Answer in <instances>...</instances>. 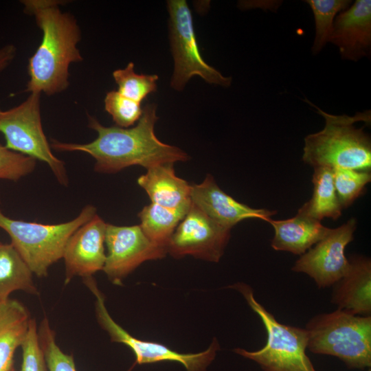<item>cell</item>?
<instances>
[{
  "label": "cell",
  "instance_id": "6da1fadb",
  "mask_svg": "<svg viewBox=\"0 0 371 371\" xmlns=\"http://www.w3.org/2000/svg\"><path fill=\"white\" fill-rule=\"evenodd\" d=\"M156 109L154 103L146 105L137 124L132 128L104 126L95 117L88 115V126L98 134L94 140L76 144L52 139L51 148L59 152L87 153L95 159V171L107 174L135 165L148 169L188 160L189 156L183 150L163 143L156 137Z\"/></svg>",
  "mask_w": 371,
  "mask_h": 371
},
{
  "label": "cell",
  "instance_id": "7a4b0ae2",
  "mask_svg": "<svg viewBox=\"0 0 371 371\" xmlns=\"http://www.w3.org/2000/svg\"><path fill=\"white\" fill-rule=\"evenodd\" d=\"M23 12L34 17L42 32L40 45L29 58L25 92L54 95L69 86V67L83 60L78 44L81 30L74 16L61 10L59 0H21Z\"/></svg>",
  "mask_w": 371,
  "mask_h": 371
},
{
  "label": "cell",
  "instance_id": "3957f363",
  "mask_svg": "<svg viewBox=\"0 0 371 371\" xmlns=\"http://www.w3.org/2000/svg\"><path fill=\"white\" fill-rule=\"evenodd\" d=\"M321 115L325 125L320 131L304 138L302 160L313 168L326 167L355 170L371 168V140L363 128H357L355 123H370V111L358 112L353 116L328 113L311 103Z\"/></svg>",
  "mask_w": 371,
  "mask_h": 371
},
{
  "label": "cell",
  "instance_id": "277c9868",
  "mask_svg": "<svg viewBox=\"0 0 371 371\" xmlns=\"http://www.w3.org/2000/svg\"><path fill=\"white\" fill-rule=\"evenodd\" d=\"M305 329L307 349L333 356L348 369L371 367V316L352 315L337 309L312 317Z\"/></svg>",
  "mask_w": 371,
  "mask_h": 371
},
{
  "label": "cell",
  "instance_id": "5b68a950",
  "mask_svg": "<svg viewBox=\"0 0 371 371\" xmlns=\"http://www.w3.org/2000/svg\"><path fill=\"white\" fill-rule=\"evenodd\" d=\"M240 292L259 316L267 332L265 346L256 351L243 348L236 354L255 361L262 371H317L306 353L308 335L305 328L283 324L258 302L252 288L243 282L227 286Z\"/></svg>",
  "mask_w": 371,
  "mask_h": 371
},
{
  "label": "cell",
  "instance_id": "8992f818",
  "mask_svg": "<svg viewBox=\"0 0 371 371\" xmlns=\"http://www.w3.org/2000/svg\"><path fill=\"white\" fill-rule=\"evenodd\" d=\"M96 214V208L87 205L69 221L43 224L12 219L0 209V228L10 236V243L32 273L38 277H45L49 268L63 258L72 234Z\"/></svg>",
  "mask_w": 371,
  "mask_h": 371
},
{
  "label": "cell",
  "instance_id": "52a82bcc",
  "mask_svg": "<svg viewBox=\"0 0 371 371\" xmlns=\"http://www.w3.org/2000/svg\"><path fill=\"white\" fill-rule=\"evenodd\" d=\"M0 133L7 148L45 162L57 181L67 186L65 163L54 155L43 131L40 93H30L26 100L8 110L0 107Z\"/></svg>",
  "mask_w": 371,
  "mask_h": 371
},
{
  "label": "cell",
  "instance_id": "ba28073f",
  "mask_svg": "<svg viewBox=\"0 0 371 371\" xmlns=\"http://www.w3.org/2000/svg\"><path fill=\"white\" fill-rule=\"evenodd\" d=\"M168 27L174 71L170 86L182 91L188 80L199 76L206 82L227 87L232 78L224 76L203 58L197 44L192 12L185 0L167 1Z\"/></svg>",
  "mask_w": 371,
  "mask_h": 371
},
{
  "label": "cell",
  "instance_id": "9c48e42d",
  "mask_svg": "<svg viewBox=\"0 0 371 371\" xmlns=\"http://www.w3.org/2000/svg\"><path fill=\"white\" fill-rule=\"evenodd\" d=\"M83 279L85 285L95 297V315L99 324L109 333L112 341L124 344L131 349L135 356V363L170 361L181 363L188 371H205L214 359L216 352L220 349L216 339L205 351L185 354L171 350L164 344L132 336L111 317L105 306L104 297L92 276Z\"/></svg>",
  "mask_w": 371,
  "mask_h": 371
},
{
  "label": "cell",
  "instance_id": "30bf717a",
  "mask_svg": "<svg viewBox=\"0 0 371 371\" xmlns=\"http://www.w3.org/2000/svg\"><path fill=\"white\" fill-rule=\"evenodd\" d=\"M357 221L350 218L329 232L296 260L291 270L311 277L319 289L332 286L348 271L345 249L353 240Z\"/></svg>",
  "mask_w": 371,
  "mask_h": 371
},
{
  "label": "cell",
  "instance_id": "8fae6325",
  "mask_svg": "<svg viewBox=\"0 0 371 371\" xmlns=\"http://www.w3.org/2000/svg\"><path fill=\"white\" fill-rule=\"evenodd\" d=\"M230 232L191 203L170 239L168 252L175 258L191 255L218 262L229 240Z\"/></svg>",
  "mask_w": 371,
  "mask_h": 371
},
{
  "label": "cell",
  "instance_id": "7c38bea8",
  "mask_svg": "<svg viewBox=\"0 0 371 371\" xmlns=\"http://www.w3.org/2000/svg\"><path fill=\"white\" fill-rule=\"evenodd\" d=\"M107 248L103 271L116 285L146 260L164 258L168 249L152 242L139 225L116 226L107 223Z\"/></svg>",
  "mask_w": 371,
  "mask_h": 371
},
{
  "label": "cell",
  "instance_id": "4fadbf2b",
  "mask_svg": "<svg viewBox=\"0 0 371 371\" xmlns=\"http://www.w3.org/2000/svg\"><path fill=\"white\" fill-rule=\"evenodd\" d=\"M106 225L96 214L70 236L63 256L66 283L75 276L84 278L103 270Z\"/></svg>",
  "mask_w": 371,
  "mask_h": 371
},
{
  "label": "cell",
  "instance_id": "5bb4252c",
  "mask_svg": "<svg viewBox=\"0 0 371 371\" xmlns=\"http://www.w3.org/2000/svg\"><path fill=\"white\" fill-rule=\"evenodd\" d=\"M191 202L221 226L231 229L240 221L258 218L268 221L276 211L256 209L238 202L223 192L212 175L191 186Z\"/></svg>",
  "mask_w": 371,
  "mask_h": 371
},
{
  "label": "cell",
  "instance_id": "9a60e30c",
  "mask_svg": "<svg viewBox=\"0 0 371 371\" xmlns=\"http://www.w3.org/2000/svg\"><path fill=\"white\" fill-rule=\"evenodd\" d=\"M342 59L358 61L371 52V1L357 0L335 17L329 38Z\"/></svg>",
  "mask_w": 371,
  "mask_h": 371
},
{
  "label": "cell",
  "instance_id": "2e32d148",
  "mask_svg": "<svg viewBox=\"0 0 371 371\" xmlns=\"http://www.w3.org/2000/svg\"><path fill=\"white\" fill-rule=\"evenodd\" d=\"M348 272L333 286L330 302L338 309L360 316L371 315V260L364 256L348 258Z\"/></svg>",
  "mask_w": 371,
  "mask_h": 371
},
{
  "label": "cell",
  "instance_id": "e0dca14e",
  "mask_svg": "<svg viewBox=\"0 0 371 371\" xmlns=\"http://www.w3.org/2000/svg\"><path fill=\"white\" fill-rule=\"evenodd\" d=\"M274 229L271 242L276 251H288L302 255L321 240L330 228L324 226L317 221L298 210L297 214L286 220L268 221Z\"/></svg>",
  "mask_w": 371,
  "mask_h": 371
},
{
  "label": "cell",
  "instance_id": "ac0fdd59",
  "mask_svg": "<svg viewBox=\"0 0 371 371\" xmlns=\"http://www.w3.org/2000/svg\"><path fill=\"white\" fill-rule=\"evenodd\" d=\"M174 164L157 165L147 169L137 183L148 194L153 203L170 209H189L191 185L178 177Z\"/></svg>",
  "mask_w": 371,
  "mask_h": 371
},
{
  "label": "cell",
  "instance_id": "d6986e66",
  "mask_svg": "<svg viewBox=\"0 0 371 371\" xmlns=\"http://www.w3.org/2000/svg\"><path fill=\"white\" fill-rule=\"evenodd\" d=\"M31 320L27 309L18 300L0 302V371L14 368L15 350L23 343Z\"/></svg>",
  "mask_w": 371,
  "mask_h": 371
},
{
  "label": "cell",
  "instance_id": "ffe728a7",
  "mask_svg": "<svg viewBox=\"0 0 371 371\" xmlns=\"http://www.w3.org/2000/svg\"><path fill=\"white\" fill-rule=\"evenodd\" d=\"M312 183V197L300 209L319 221L324 218L334 221L338 219L341 216L343 209L335 190L333 169L326 167L314 168Z\"/></svg>",
  "mask_w": 371,
  "mask_h": 371
},
{
  "label": "cell",
  "instance_id": "44dd1931",
  "mask_svg": "<svg viewBox=\"0 0 371 371\" xmlns=\"http://www.w3.org/2000/svg\"><path fill=\"white\" fill-rule=\"evenodd\" d=\"M33 273L13 245L0 243V302L9 299L14 291L36 295Z\"/></svg>",
  "mask_w": 371,
  "mask_h": 371
},
{
  "label": "cell",
  "instance_id": "7402d4cb",
  "mask_svg": "<svg viewBox=\"0 0 371 371\" xmlns=\"http://www.w3.org/2000/svg\"><path fill=\"white\" fill-rule=\"evenodd\" d=\"M189 209H170L151 203L139 213V226L152 242L168 249L172 234Z\"/></svg>",
  "mask_w": 371,
  "mask_h": 371
},
{
  "label": "cell",
  "instance_id": "603a6c76",
  "mask_svg": "<svg viewBox=\"0 0 371 371\" xmlns=\"http://www.w3.org/2000/svg\"><path fill=\"white\" fill-rule=\"evenodd\" d=\"M314 16L315 36L312 52L317 54L329 41L335 17L351 4L350 0H306Z\"/></svg>",
  "mask_w": 371,
  "mask_h": 371
},
{
  "label": "cell",
  "instance_id": "cb8c5ba5",
  "mask_svg": "<svg viewBox=\"0 0 371 371\" xmlns=\"http://www.w3.org/2000/svg\"><path fill=\"white\" fill-rule=\"evenodd\" d=\"M113 77L121 94L139 103L148 94L157 91V81L159 79L156 74L135 73L133 62L128 63L123 69L115 70Z\"/></svg>",
  "mask_w": 371,
  "mask_h": 371
},
{
  "label": "cell",
  "instance_id": "d4e9b609",
  "mask_svg": "<svg viewBox=\"0 0 371 371\" xmlns=\"http://www.w3.org/2000/svg\"><path fill=\"white\" fill-rule=\"evenodd\" d=\"M333 180L335 190L342 209L347 208L366 192V185L371 181L368 170L334 168Z\"/></svg>",
  "mask_w": 371,
  "mask_h": 371
},
{
  "label": "cell",
  "instance_id": "484cf974",
  "mask_svg": "<svg viewBox=\"0 0 371 371\" xmlns=\"http://www.w3.org/2000/svg\"><path fill=\"white\" fill-rule=\"evenodd\" d=\"M38 335L47 371H76L73 357L63 352L57 345L55 334L47 319L41 323Z\"/></svg>",
  "mask_w": 371,
  "mask_h": 371
},
{
  "label": "cell",
  "instance_id": "4316f807",
  "mask_svg": "<svg viewBox=\"0 0 371 371\" xmlns=\"http://www.w3.org/2000/svg\"><path fill=\"white\" fill-rule=\"evenodd\" d=\"M104 109L117 126L128 128L140 119L141 103L121 94L117 90L108 91L104 98Z\"/></svg>",
  "mask_w": 371,
  "mask_h": 371
},
{
  "label": "cell",
  "instance_id": "83f0119b",
  "mask_svg": "<svg viewBox=\"0 0 371 371\" xmlns=\"http://www.w3.org/2000/svg\"><path fill=\"white\" fill-rule=\"evenodd\" d=\"M36 160L14 152L0 144V179L18 181L32 173Z\"/></svg>",
  "mask_w": 371,
  "mask_h": 371
},
{
  "label": "cell",
  "instance_id": "f1b7e54d",
  "mask_svg": "<svg viewBox=\"0 0 371 371\" xmlns=\"http://www.w3.org/2000/svg\"><path fill=\"white\" fill-rule=\"evenodd\" d=\"M21 347L23 352L21 371H47L44 353L39 343L36 323L33 319Z\"/></svg>",
  "mask_w": 371,
  "mask_h": 371
},
{
  "label": "cell",
  "instance_id": "f546056e",
  "mask_svg": "<svg viewBox=\"0 0 371 371\" xmlns=\"http://www.w3.org/2000/svg\"><path fill=\"white\" fill-rule=\"evenodd\" d=\"M16 54V48L12 44H8L0 48V73L12 63Z\"/></svg>",
  "mask_w": 371,
  "mask_h": 371
},
{
  "label": "cell",
  "instance_id": "4dcf8cb0",
  "mask_svg": "<svg viewBox=\"0 0 371 371\" xmlns=\"http://www.w3.org/2000/svg\"><path fill=\"white\" fill-rule=\"evenodd\" d=\"M10 371H14V368H12V370H10Z\"/></svg>",
  "mask_w": 371,
  "mask_h": 371
},
{
  "label": "cell",
  "instance_id": "1f68e13d",
  "mask_svg": "<svg viewBox=\"0 0 371 371\" xmlns=\"http://www.w3.org/2000/svg\"><path fill=\"white\" fill-rule=\"evenodd\" d=\"M368 371H371L370 368L369 369V370H368Z\"/></svg>",
  "mask_w": 371,
  "mask_h": 371
},
{
  "label": "cell",
  "instance_id": "d6a6232c",
  "mask_svg": "<svg viewBox=\"0 0 371 371\" xmlns=\"http://www.w3.org/2000/svg\"><path fill=\"white\" fill-rule=\"evenodd\" d=\"M0 243H1V242H0Z\"/></svg>",
  "mask_w": 371,
  "mask_h": 371
}]
</instances>
